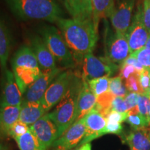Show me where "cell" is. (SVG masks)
Segmentation results:
<instances>
[{
  "mask_svg": "<svg viewBox=\"0 0 150 150\" xmlns=\"http://www.w3.org/2000/svg\"><path fill=\"white\" fill-rule=\"evenodd\" d=\"M62 70V67H57L54 70L42 71L40 76L24 93L22 102H40L52 82L60 73L63 72Z\"/></svg>",
  "mask_w": 150,
  "mask_h": 150,
  "instance_id": "cell-10",
  "label": "cell"
},
{
  "mask_svg": "<svg viewBox=\"0 0 150 150\" xmlns=\"http://www.w3.org/2000/svg\"><path fill=\"white\" fill-rule=\"evenodd\" d=\"M139 96L140 94L129 92V93H127L126 96L124 97L129 111L136 109L137 105H138Z\"/></svg>",
  "mask_w": 150,
  "mask_h": 150,
  "instance_id": "cell-35",
  "label": "cell"
},
{
  "mask_svg": "<svg viewBox=\"0 0 150 150\" xmlns=\"http://www.w3.org/2000/svg\"><path fill=\"white\" fill-rule=\"evenodd\" d=\"M130 55V50L126 34L113 33L106 30L105 35V57L112 63L120 65Z\"/></svg>",
  "mask_w": 150,
  "mask_h": 150,
  "instance_id": "cell-7",
  "label": "cell"
},
{
  "mask_svg": "<svg viewBox=\"0 0 150 150\" xmlns=\"http://www.w3.org/2000/svg\"><path fill=\"white\" fill-rule=\"evenodd\" d=\"M129 112H120L117 111H110L106 116L107 122L112 123H122L126 121Z\"/></svg>",
  "mask_w": 150,
  "mask_h": 150,
  "instance_id": "cell-34",
  "label": "cell"
},
{
  "mask_svg": "<svg viewBox=\"0 0 150 150\" xmlns=\"http://www.w3.org/2000/svg\"><path fill=\"white\" fill-rule=\"evenodd\" d=\"M64 4L72 18L77 20L93 19L91 0H64Z\"/></svg>",
  "mask_w": 150,
  "mask_h": 150,
  "instance_id": "cell-19",
  "label": "cell"
},
{
  "mask_svg": "<svg viewBox=\"0 0 150 150\" xmlns=\"http://www.w3.org/2000/svg\"><path fill=\"white\" fill-rule=\"evenodd\" d=\"M29 130L35 136L42 150H49L56 139L58 129L48 115V112L40 119L29 126Z\"/></svg>",
  "mask_w": 150,
  "mask_h": 150,
  "instance_id": "cell-9",
  "label": "cell"
},
{
  "mask_svg": "<svg viewBox=\"0 0 150 150\" xmlns=\"http://www.w3.org/2000/svg\"><path fill=\"white\" fill-rule=\"evenodd\" d=\"M47 47L63 68H74L76 63L61 31L53 26H46L40 31Z\"/></svg>",
  "mask_w": 150,
  "mask_h": 150,
  "instance_id": "cell-4",
  "label": "cell"
},
{
  "mask_svg": "<svg viewBox=\"0 0 150 150\" xmlns=\"http://www.w3.org/2000/svg\"><path fill=\"white\" fill-rule=\"evenodd\" d=\"M11 12L22 20H46L54 23L63 18L56 0H4Z\"/></svg>",
  "mask_w": 150,
  "mask_h": 150,
  "instance_id": "cell-2",
  "label": "cell"
},
{
  "mask_svg": "<svg viewBox=\"0 0 150 150\" xmlns=\"http://www.w3.org/2000/svg\"><path fill=\"white\" fill-rule=\"evenodd\" d=\"M86 131L84 118L74 122L64 134L54 141L51 150H70L73 149L80 143L84 138Z\"/></svg>",
  "mask_w": 150,
  "mask_h": 150,
  "instance_id": "cell-11",
  "label": "cell"
},
{
  "mask_svg": "<svg viewBox=\"0 0 150 150\" xmlns=\"http://www.w3.org/2000/svg\"><path fill=\"white\" fill-rule=\"evenodd\" d=\"M77 150H91V144L90 142L81 145V147Z\"/></svg>",
  "mask_w": 150,
  "mask_h": 150,
  "instance_id": "cell-39",
  "label": "cell"
},
{
  "mask_svg": "<svg viewBox=\"0 0 150 150\" xmlns=\"http://www.w3.org/2000/svg\"><path fill=\"white\" fill-rule=\"evenodd\" d=\"M123 130V126L122 123H112V122H107L106 126L104 129L94 136L93 140L101 137L106 134H120Z\"/></svg>",
  "mask_w": 150,
  "mask_h": 150,
  "instance_id": "cell-29",
  "label": "cell"
},
{
  "mask_svg": "<svg viewBox=\"0 0 150 150\" xmlns=\"http://www.w3.org/2000/svg\"><path fill=\"white\" fill-rule=\"evenodd\" d=\"M47 113L40 102H22L20 106L19 120L29 127Z\"/></svg>",
  "mask_w": 150,
  "mask_h": 150,
  "instance_id": "cell-18",
  "label": "cell"
},
{
  "mask_svg": "<svg viewBox=\"0 0 150 150\" xmlns=\"http://www.w3.org/2000/svg\"><path fill=\"white\" fill-rule=\"evenodd\" d=\"M149 31L146 29L143 22L142 6L139 4L137 6V11L133 18V21L126 33L130 54L145 47Z\"/></svg>",
  "mask_w": 150,
  "mask_h": 150,
  "instance_id": "cell-8",
  "label": "cell"
},
{
  "mask_svg": "<svg viewBox=\"0 0 150 150\" xmlns=\"http://www.w3.org/2000/svg\"><path fill=\"white\" fill-rule=\"evenodd\" d=\"M130 150H150V130H133L125 137Z\"/></svg>",
  "mask_w": 150,
  "mask_h": 150,
  "instance_id": "cell-21",
  "label": "cell"
},
{
  "mask_svg": "<svg viewBox=\"0 0 150 150\" xmlns=\"http://www.w3.org/2000/svg\"><path fill=\"white\" fill-rule=\"evenodd\" d=\"M82 64V79L89 81L94 79L109 77L117 72L119 65L112 63L106 57H97L93 53L84 56Z\"/></svg>",
  "mask_w": 150,
  "mask_h": 150,
  "instance_id": "cell-6",
  "label": "cell"
},
{
  "mask_svg": "<svg viewBox=\"0 0 150 150\" xmlns=\"http://www.w3.org/2000/svg\"><path fill=\"white\" fill-rule=\"evenodd\" d=\"M11 48V38L8 28L0 18V67L2 74L7 69L9 53Z\"/></svg>",
  "mask_w": 150,
  "mask_h": 150,
  "instance_id": "cell-22",
  "label": "cell"
},
{
  "mask_svg": "<svg viewBox=\"0 0 150 150\" xmlns=\"http://www.w3.org/2000/svg\"><path fill=\"white\" fill-rule=\"evenodd\" d=\"M136 0H123L115 8L110 17L115 32L126 34L132 20V12Z\"/></svg>",
  "mask_w": 150,
  "mask_h": 150,
  "instance_id": "cell-12",
  "label": "cell"
},
{
  "mask_svg": "<svg viewBox=\"0 0 150 150\" xmlns=\"http://www.w3.org/2000/svg\"><path fill=\"white\" fill-rule=\"evenodd\" d=\"M0 150H8V148H7L6 146H5L4 145L0 144Z\"/></svg>",
  "mask_w": 150,
  "mask_h": 150,
  "instance_id": "cell-41",
  "label": "cell"
},
{
  "mask_svg": "<svg viewBox=\"0 0 150 150\" xmlns=\"http://www.w3.org/2000/svg\"><path fill=\"white\" fill-rule=\"evenodd\" d=\"M138 72H137L136 68L131 65L122 64L120 66L119 76L125 81L130 77L131 76L138 74Z\"/></svg>",
  "mask_w": 150,
  "mask_h": 150,
  "instance_id": "cell-36",
  "label": "cell"
},
{
  "mask_svg": "<svg viewBox=\"0 0 150 150\" xmlns=\"http://www.w3.org/2000/svg\"><path fill=\"white\" fill-rule=\"evenodd\" d=\"M109 91L115 97H125L128 93V90L123 83V79L119 76L110 78Z\"/></svg>",
  "mask_w": 150,
  "mask_h": 150,
  "instance_id": "cell-26",
  "label": "cell"
},
{
  "mask_svg": "<svg viewBox=\"0 0 150 150\" xmlns=\"http://www.w3.org/2000/svg\"><path fill=\"white\" fill-rule=\"evenodd\" d=\"M143 22L146 29L150 31V0H144L142 4Z\"/></svg>",
  "mask_w": 150,
  "mask_h": 150,
  "instance_id": "cell-37",
  "label": "cell"
},
{
  "mask_svg": "<svg viewBox=\"0 0 150 150\" xmlns=\"http://www.w3.org/2000/svg\"><path fill=\"white\" fill-rule=\"evenodd\" d=\"M145 48L149 49V50H150V31H149V35H148L147 40V42H146V44H145Z\"/></svg>",
  "mask_w": 150,
  "mask_h": 150,
  "instance_id": "cell-40",
  "label": "cell"
},
{
  "mask_svg": "<svg viewBox=\"0 0 150 150\" xmlns=\"http://www.w3.org/2000/svg\"><path fill=\"white\" fill-rule=\"evenodd\" d=\"M125 122L130 125L133 130H142V129L150 130V122L149 120L138 112L129 111L128 116Z\"/></svg>",
  "mask_w": 150,
  "mask_h": 150,
  "instance_id": "cell-24",
  "label": "cell"
},
{
  "mask_svg": "<svg viewBox=\"0 0 150 150\" xmlns=\"http://www.w3.org/2000/svg\"><path fill=\"white\" fill-rule=\"evenodd\" d=\"M148 117H149V120L150 122V110H149V116H148Z\"/></svg>",
  "mask_w": 150,
  "mask_h": 150,
  "instance_id": "cell-42",
  "label": "cell"
},
{
  "mask_svg": "<svg viewBox=\"0 0 150 150\" xmlns=\"http://www.w3.org/2000/svg\"><path fill=\"white\" fill-rule=\"evenodd\" d=\"M115 8L114 0H91L92 16L97 29L102 19L110 18Z\"/></svg>",
  "mask_w": 150,
  "mask_h": 150,
  "instance_id": "cell-20",
  "label": "cell"
},
{
  "mask_svg": "<svg viewBox=\"0 0 150 150\" xmlns=\"http://www.w3.org/2000/svg\"><path fill=\"white\" fill-rule=\"evenodd\" d=\"M122 64L132 65V66H134L135 68H136L137 72L139 73V74L142 72V71H143L144 69H145L143 65H142L136 58L133 57V56H129L128 57H127V59H126V60H125Z\"/></svg>",
  "mask_w": 150,
  "mask_h": 150,
  "instance_id": "cell-38",
  "label": "cell"
},
{
  "mask_svg": "<svg viewBox=\"0 0 150 150\" xmlns=\"http://www.w3.org/2000/svg\"><path fill=\"white\" fill-rule=\"evenodd\" d=\"M14 139L20 150H42L38 140L30 130Z\"/></svg>",
  "mask_w": 150,
  "mask_h": 150,
  "instance_id": "cell-23",
  "label": "cell"
},
{
  "mask_svg": "<svg viewBox=\"0 0 150 150\" xmlns=\"http://www.w3.org/2000/svg\"><path fill=\"white\" fill-rule=\"evenodd\" d=\"M109 83L110 78L106 76L94 79L88 81L90 88L96 97L100 96L109 91Z\"/></svg>",
  "mask_w": 150,
  "mask_h": 150,
  "instance_id": "cell-25",
  "label": "cell"
},
{
  "mask_svg": "<svg viewBox=\"0 0 150 150\" xmlns=\"http://www.w3.org/2000/svg\"><path fill=\"white\" fill-rule=\"evenodd\" d=\"M23 94L17 83L12 71L7 70L3 74L0 104L8 106H20Z\"/></svg>",
  "mask_w": 150,
  "mask_h": 150,
  "instance_id": "cell-13",
  "label": "cell"
},
{
  "mask_svg": "<svg viewBox=\"0 0 150 150\" xmlns=\"http://www.w3.org/2000/svg\"><path fill=\"white\" fill-rule=\"evenodd\" d=\"M125 84L128 91L140 94V95H143L144 94L140 83L139 73L132 75L127 79L125 81Z\"/></svg>",
  "mask_w": 150,
  "mask_h": 150,
  "instance_id": "cell-28",
  "label": "cell"
},
{
  "mask_svg": "<svg viewBox=\"0 0 150 150\" xmlns=\"http://www.w3.org/2000/svg\"><path fill=\"white\" fill-rule=\"evenodd\" d=\"M139 81L143 91V95L148 96L150 93V69L145 68L140 73Z\"/></svg>",
  "mask_w": 150,
  "mask_h": 150,
  "instance_id": "cell-31",
  "label": "cell"
},
{
  "mask_svg": "<svg viewBox=\"0 0 150 150\" xmlns=\"http://www.w3.org/2000/svg\"><path fill=\"white\" fill-rule=\"evenodd\" d=\"M129 56L136 58L146 69H150V50L145 47L131 53Z\"/></svg>",
  "mask_w": 150,
  "mask_h": 150,
  "instance_id": "cell-27",
  "label": "cell"
},
{
  "mask_svg": "<svg viewBox=\"0 0 150 150\" xmlns=\"http://www.w3.org/2000/svg\"><path fill=\"white\" fill-rule=\"evenodd\" d=\"M20 106L0 104V136H9L12 127L19 120Z\"/></svg>",
  "mask_w": 150,
  "mask_h": 150,
  "instance_id": "cell-17",
  "label": "cell"
},
{
  "mask_svg": "<svg viewBox=\"0 0 150 150\" xmlns=\"http://www.w3.org/2000/svg\"><path fill=\"white\" fill-rule=\"evenodd\" d=\"M110 110L120 112H129L126 103H125V98L122 97H115L111 103Z\"/></svg>",
  "mask_w": 150,
  "mask_h": 150,
  "instance_id": "cell-33",
  "label": "cell"
},
{
  "mask_svg": "<svg viewBox=\"0 0 150 150\" xmlns=\"http://www.w3.org/2000/svg\"><path fill=\"white\" fill-rule=\"evenodd\" d=\"M76 63H81L84 56L93 53L98 40V29L93 19L77 20L61 18L56 22Z\"/></svg>",
  "mask_w": 150,
  "mask_h": 150,
  "instance_id": "cell-1",
  "label": "cell"
},
{
  "mask_svg": "<svg viewBox=\"0 0 150 150\" xmlns=\"http://www.w3.org/2000/svg\"><path fill=\"white\" fill-rule=\"evenodd\" d=\"M97 103V97L92 91L87 81H83L77 102L75 122L82 119L95 108Z\"/></svg>",
  "mask_w": 150,
  "mask_h": 150,
  "instance_id": "cell-16",
  "label": "cell"
},
{
  "mask_svg": "<svg viewBox=\"0 0 150 150\" xmlns=\"http://www.w3.org/2000/svg\"><path fill=\"white\" fill-rule=\"evenodd\" d=\"M83 84L81 74L75 72L72 83L65 96L56 105L53 111L48 112L49 117L57 127L59 138L75 122L78 99Z\"/></svg>",
  "mask_w": 150,
  "mask_h": 150,
  "instance_id": "cell-3",
  "label": "cell"
},
{
  "mask_svg": "<svg viewBox=\"0 0 150 150\" xmlns=\"http://www.w3.org/2000/svg\"><path fill=\"white\" fill-rule=\"evenodd\" d=\"M75 72L71 69L63 71L48 87L40 102L47 112L56 106L65 96L74 78Z\"/></svg>",
  "mask_w": 150,
  "mask_h": 150,
  "instance_id": "cell-5",
  "label": "cell"
},
{
  "mask_svg": "<svg viewBox=\"0 0 150 150\" xmlns=\"http://www.w3.org/2000/svg\"><path fill=\"white\" fill-rule=\"evenodd\" d=\"M148 97H149V99H150V93H149V95H148Z\"/></svg>",
  "mask_w": 150,
  "mask_h": 150,
  "instance_id": "cell-43",
  "label": "cell"
},
{
  "mask_svg": "<svg viewBox=\"0 0 150 150\" xmlns=\"http://www.w3.org/2000/svg\"><path fill=\"white\" fill-rule=\"evenodd\" d=\"M30 47L35 54L41 71H51L57 68L56 61L43 40L38 35L30 38Z\"/></svg>",
  "mask_w": 150,
  "mask_h": 150,
  "instance_id": "cell-14",
  "label": "cell"
},
{
  "mask_svg": "<svg viewBox=\"0 0 150 150\" xmlns=\"http://www.w3.org/2000/svg\"><path fill=\"white\" fill-rule=\"evenodd\" d=\"M83 118L86 131L85 136L80 142L81 145L93 140L94 136L104 129L107 124L106 118L95 108L91 110Z\"/></svg>",
  "mask_w": 150,
  "mask_h": 150,
  "instance_id": "cell-15",
  "label": "cell"
},
{
  "mask_svg": "<svg viewBox=\"0 0 150 150\" xmlns=\"http://www.w3.org/2000/svg\"><path fill=\"white\" fill-rule=\"evenodd\" d=\"M29 130V127L27 125L22 122L20 120H18L15 123V125L11 128L9 136L12 137L13 138H16V137L22 136V135L26 134L28 131Z\"/></svg>",
  "mask_w": 150,
  "mask_h": 150,
  "instance_id": "cell-32",
  "label": "cell"
},
{
  "mask_svg": "<svg viewBox=\"0 0 150 150\" xmlns=\"http://www.w3.org/2000/svg\"><path fill=\"white\" fill-rule=\"evenodd\" d=\"M136 110L138 113L149 120L148 116L150 110V99L147 95H140Z\"/></svg>",
  "mask_w": 150,
  "mask_h": 150,
  "instance_id": "cell-30",
  "label": "cell"
}]
</instances>
